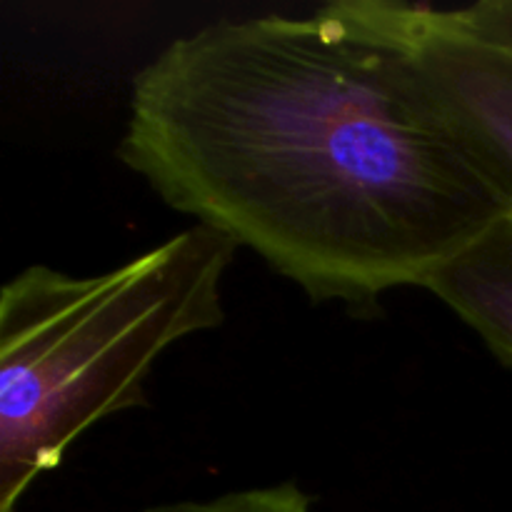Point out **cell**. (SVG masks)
<instances>
[{"label":"cell","mask_w":512,"mask_h":512,"mask_svg":"<svg viewBox=\"0 0 512 512\" xmlns=\"http://www.w3.org/2000/svg\"><path fill=\"white\" fill-rule=\"evenodd\" d=\"M140 512H313V503L295 483L268 485V488L235 490L210 500H180V503L153 505Z\"/></svg>","instance_id":"obj_5"},{"label":"cell","mask_w":512,"mask_h":512,"mask_svg":"<svg viewBox=\"0 0 512 512\" xmlns=\"http://www.w3.org/2000/svg\"><path fill=\"white\" fill-rule=\"evenodd\" d=\"M425 290L475 330L512 368V210L435 270Z\"/></svg>","instance_id":"obj_4"},{"label":"cell","mask_w":512,"mask_h":512,"mask_svg":"<svg viewBox=\"0 0 512 512\" xmlns=\"http://www.w3.org/2000/svg\"><path fill=\"white\" fill-rule=\"evenodd\" d=\"M455 10L470 33L512 53V0H480Z\"/></svg>","instance_id":"obj_6"},{"label":"cell","mask_w":512,"mask_h":512,"mask_svg":"<svg viewBox=\"0 0 512 512\" xmlns=\"http://www.w3.org/2000/svg\"><path fill=\"white\" fill-rule=\"evenodd\" d=\"M238 245L190 225L100 275L30 265L0 290V512L100 420L145 405L170 345L223 325Z\"/></svg>","instance_id":"obj_2"},{"label":"cell","mask_w":512,"mask_h":512,"mask_svg":"<svg viewBox=\"0 0 512 512\" xmlns=\"http://www.w3.org/2000/svg\"><path fill=\"white\" fill-rule=\"evenodd\" d=\"M388 10L465 143L512 205V53L470 33L455 8L388 0Z\"/></svg>","instance_id":"obj_3"},{"label":"cell","mask_w":512,"mask_h":512,"mask_svg":"<svg viewBox=\"0 0 512 512\" xmlns=\"http://www.w3.org/2000/svg\"><path fill=\"white\" fill-rule=\"evenodd\" d=\"M118 160L313 303L425 288L508 203L388 0L220 20L135 73Z\"/></svg>","instance_id":"obj_1"}]
</instances>
